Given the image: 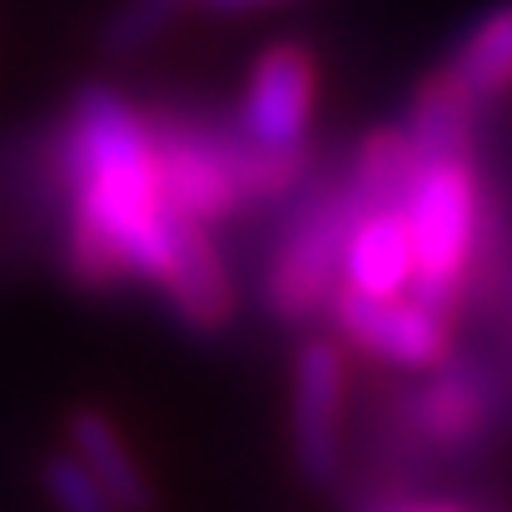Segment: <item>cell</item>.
Returning <instances> with one entry per match:
<instances>
[{"label": "cell", "instance_id": "cell-11", "mask_svg": "<svg viewBox=\"0 0 512 512\" xmlns=\"http://www.w3.org/2000/svg\"><path fill=\"white\" fill-rule=\"evenodd\" d=\"M443 75H448L473 105L512 90V0L483 10V15L463 30V40H458V50H453V60H448Z\"/></svg>", "mask_w": 512, "mask_h": 512}, {"label": "cell", "instance_id": "cell-1", "mask_svg": "<svg viewBox=\"0 0 512 512\" xmlns=\"http://www.w3.org/2000/svg\"><path fill=\"white\" fill-rule=\"evenodd\" d=\"M65 174L75 189L70 269L85 284H165L174 249L194 219L165 199L155 130L125 95L105 85L80 90L65 135Z\"/></svg>", "mask_w": 512, "mask_h": 512}, {"label": "cell", "instance_id": "cell-16", "mask_svg": "<svg viewBox=\"0 0 512 512\" xmlns=\"http://www.w3.org/2000/svg\"><path fill=\"white\" fill-rule=\"evenodd\" d=\"M204 10H224V15H239V10H264V5H279V0H194Z\"/></svg>", "mask_w": 512, "mask_h": 512}, {"label": "cell", "instance_id": "cell-14", "mask_svg": "<svg viewBox=\"0 0 512 512\" xmlns=\"http://www.w3.org/2000/svg\"><path fill=\"white\" fill-rule=\"evenodd\" d=\"M184 5H194V0H125V5L110 15L100 45H105L110 55H130V50L150 45L155 35H165L170 20L184 10Z\"/></svg>", "mask_w": 512, "mask_h": 512}, {"label": "cell", "instance_id": "cell-2", "mask_svg": "<svg viewBox=\"0 0 512 512\" xmlns=\"http://www.w3.org/2000/svg\"><path fill=\"white\" fill-rule=\"evenodd\" d=\"M403 219L413 234V284L408 294L443 314L453 309L463 289V269L473 259L478 239V179L463 160H428L418 165L408 194H403Z\"/></svg>", "mask_w": 512, "mask_h": 512}, {"label": "cell", "instance_id": "cell-9", "mask_svg": "<svg viewBox=\"0 0 512 512\" xmlns=\"http://www.w3.org/2000/svg\"><path fill=\"white\" fill-rule=\"evenodd\" d=\"M70 458L105 488V498L115 503V512H150V483L140 473V463L130 458L125 438L115 433V423L105 413H75L70 418Z\"/></svg>", "mask_w": 512, "mask_h": 512}, {"label": "cell", "instance_id": "cell-3", "mask_svg": "<svg viewBox=\"0 0 512 512\" xmlns=\"http://www.w3.org/2000/svg\"><path fill=\"white\" fill-rule=\"evenodd\" d=\"M314 55L304 45H269L244 85L239 105V140L264 155H304L309 120H314Z\"/></svg>", "mask_w": 512, "mask_h": 512}, {"label": "cell", "instance_id": "cell-6", "mask_svg": "<svg viewBox=\"0 0 512 512\" xmlns=\"http://www.w3.org/2000/svg\"><path fill=\"white\" fill-rule=\"evenodd\" d=\"M329 314H334V324L348 343H358V348H368L388 363H403V368H433L448 353V319L423 309L408 294L368 299V294L339 289L329 299Z\"/></svg>", "mask_w": 512, "mask_h": 512}, {"label": "cell", "instance_id": "cell-8", "mask_svg": "<svg viewBox=\"0 0 512 512\" xmlns=\"http://www.w3.org/2000/svg\"><path fill=\"white\" fill-rule=\"evenodd\" d=\"M413 284V234L403 204L358 209L343 239V289L368 299H398Z\"/></svg>", "mask_w": 512, "mask_h": 512}, {"label": "cell", "instance_id": "cell-10", "mask_svg": "<svg viewBox=\"0 0 512 512\" xmlns=\"http://www.w3.org/2000/svg\"><path fill=\"white\" fill-rule=\"evenodd\" d=\"M160 289L170 294L179 319L194 324V329H219L229 319V279H224V264H219L204 224H189Z\"/></svg>", "mask_w": 512, "mask_h": 512}, {"label": "cell", "instance_id": "cell-17", "mask_svg": "<svg viewBox=\"0 0 512 512\" xmlns=\"http://www.w3.org/2000/svg\"><path fill=\"white\" fill-rule=\"evenodd\" d=\"M398 512H458V508H443V503H438V508H398Z\"/></svg>", "mask_w": 512, "mask_h": 512}, {"label": "cell", "instance_id": "cell-5", "mask_svg": "<svg viewBox=\"0 0 512 512\" xmlns=\"http://www.w3.org/2000/svg\"><path fill=\"white\" fill-rule=\"evenodd\" d=\"M155 165H160L165 199L194 224H214L249 199L244 194V140L224 145L199 130H155Z\"/></svg>", "mask_w": 512, "mask_h": 512}, {"label": "cell", "instance_id": "cell-12", "mask_svg": "<svg viewBox=\"0 0 512 512\" xmlns=\"http://www.w3.org/2000/svg\"><path fill=\"white\" fill-rule=\"evenodd\" d=\"M468 125H473V100L448 75H438L413 100V120H408L403 140L418 155V165H428V160H463L468 155Z\"/></svg>", "mask_w": 512, "mask_h": 512}, {"label": "cell", "instance_id": "cell-4", "mask_svg": "<svg viewBox=\"0 0 512 512\" xmlns=\"http://www.w3.org/2000/svg\"><path fill=\"white\" fill-rule=\"evenodd\" d=\"M353 214L358 209H353L348 189H334L284 239V249L274 259V279H269V299L284 319L329 309V299L343 289V239H348Z\"/></svg>", "mask_w": 512, "mask_h": 512}, {"label": "cell", "instance_id": "cell-15", "mask_svg": "<svg viewBox=\"0 0 512 512\" xmlns=\"http://www.w3.org/2000/svg\"><path fill=\"white\" fill-rule=\"evenodd\" d=\"M45 493L60 512H115L105 488L75 463V458H50L45 463Z\"/></svg>", "mask_w": 512, "mask_h": 512}, {"label": "cell", "instance_id": "cell-13", "mask_svg": "<svg viewBox=\"0 0 512 512\" xmlns=\"http://www.w3.org/2000/svg\"><path fill=\"white\" fill-rule=\"evenodd\" d=\"M413 174H418V155L408 150L403 130H383V135L363 140L343 189H348L353 209H383V204H403Z\"/></svg>", "mask_w": 512, "mask_h": 512}, {"label": "cell", "instance_id": "cell-7", "mask_svg": "<svg viewBox=\"0 0 512 512\" xmlns=\"http://www.w3.org/2000/svg\"><path fill=\"white\" fill-rule=\"evenodd\" d=\"M343 388H348V373H343L339 343H304V353L294 363V453L314 483L334 478V468H339Z\"/></svg>", "mask_w": 512, "mask_h": 512}]
</instances>
